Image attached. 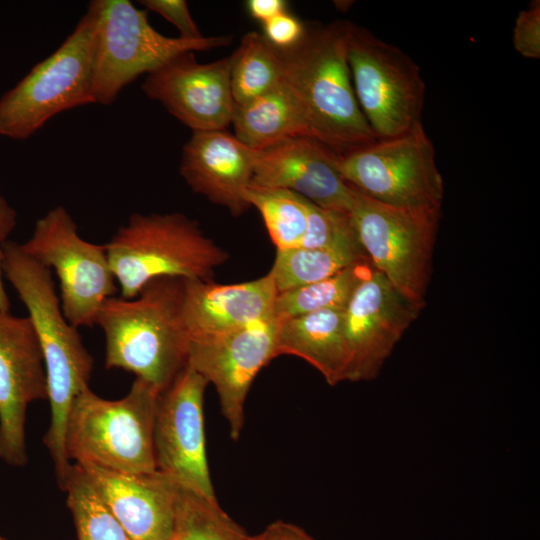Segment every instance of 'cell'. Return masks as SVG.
<instances>
[{"mask_svg": "<svg viewBox=\"0 0 540 540\" xmlns=\"http://www.w3.org/2000/svg\"><path fill=\"white\" fill-rule=\"evenodd\" d=\"M2 269L28 311L42 351L51 410L43 442L61 489L72 465L65 451L67 417L74 398L89 387L93 357L85 348L78 328L63 314L50 269L14 241L4 246Z\"/></svg>", "mask_w": 540, "mask_h": 540, "instance_id": "6da1fadb", "label": "cell"}, {"mask_svg": "<svg viewBox=\"0 0 540 540\" xmlns=\"http://www.w3.org/2000/svg\"><path fill=\"white\" fill-rule=\"evenodd\" d=\"M350 22L308 24L301 40L277 49L282 79L305 114L311 137L340 155L377 138L355 96L347 59Z\"/></svg>", "mask_w": 540, "mask_h": 540, "instance_id": "7a4b0ae2", "label": "cell"}, {"mask_svg": "<svg viewBox=\"0 0 540 540\" xmlns=\"http://www.w3.org/2000/svg\"><path fill=\"white\" fill-rule=\"evenodd\" d=\"M184 279L161 277L133 298L110 297L96 317L105 336V366L123 369L163 391L187 364Z\"/></svg>", "mask_w": 540, "mask_h": 540, "instance_id": "3957f363", "label": "cell"}, {"mask_svg": "<svg viewBox=\"0 0 540 540\" xmlns=\"http://www.w3.org/2000/svg\"><path fill=\"white\" fill-rule=\"evenodd\" d=\"M159 393L138 378L118 400L99 397L89 387L82 390L66 422L69 461L119 473L155 472L153 430Z\"/></svg>", "mask_w": 540, "mask_h": 540, "instance_id": "277c9868", "label": "cell"}, {"mask_svg": "<svg viewBox=\"0 0 540 540\" xmlns=\"http://www.w3.org/2000/svg\"><path fill=\"white\" fill-rule=\"evenodd\" d=\"M121 297L161 277L211 280L228 254L181 213L132 214L105 244Z\"/></svg>", "mask_w": 540, "mask_h": 540, "instance_id": "5b68a950", "label": "cell"}, {"mask_svg": "<svg viewBox=\"0 0 540 540\" xmlns=\"http://www.w3.org/2000/svg\"><path fill=\"white\" fill-rule=\"evenodd\" d=\"M88 8L95 20L93 97L102 105H110L140 75L180 54L227 46L232 40L231 36H165L152 27L147 11L128 0H94Z\"/></svg>", "mask_w": 540, "mask_h": 540, "instance_id": "8992f818", "label": "cell"}, {"mask_svg": "<svg viewBox=\"0 0 540 540\" xmlns=\"http://www.w3.org/2000/svg\"><path fill=\"white\" fill-rule=\"evenodd\" d=\"M95 20L86 13L62 44L0 98V136L26 140L57 114L95 103Z\"/></svg>", "mask_w": 540, "mask_h": 540, "instance_id": "52a82bcc", "label": "cell"}, {"mask_svg": "<svg viewBox=\"0 0 540 540\" xmlns=\"http://www.w3.org/2000/svg\"><path fill=\"white\" fill-rule=\"evenodd\" d=\"M348 212L371 265L423 309L441 210L391 206L352 188Z\"/></svg>", "mask_w": 540, "mask_h": 540, "instance_id": "ba28073f", "label": "cell"}, {"mask_svg": "<svg viewBox=\"0 0 540 540\" xmlns=\"http://www.w3.org/2000/svg\"><path fill=\"white\" fill-rule=\"evenodd\" d=\"M347 59L358 105L377 139L422 124L426 85L407 53L350 22Z\"/></svg>", "mask_w": 540, "mask_h": 540, "instance_id": "9c48e42d", "label": "cell"}, {"mask_svg": "<svg viewBox=\"0 0 540 540\" xmlns=\"http://www.w3.org/2000/svg\"><path fill=\"white\" fill-rule=\"evenodd\" d=\"M339 169L348 185L373 200L396 207L441 210L443 177L423 123L341 155Z\"/></svg>", "mask_w": 540, "mask_h": 540, "instance_id": "30bf717a", "label": "cell"}, {"mask_svg": "<svg viewBox=\"0 0 540 540\" xmlns=\"http://www.w3.org/2000/svg\"><path fill=\"white\" fill-rule=\"evenodd\" d=\"M21 247L55 272L68 322L75 328L96 325L100 307L117 291L106 246L81 238L72 216L65 207L57 206L35 222Z\"/></svg>", "mask_w": 540, "mask_h": 540, "instance_id": "8fae6325", "label": "cell"}, {"mask_svg": "<svg viewBox=\"0 0 540 540\" xmlns=\"http://www.w3.org/2000/svg\"><path fill=\"white\" fill-rule=\"evenodd\" d=\"M207 385L187 363L159 393L153 450L157 471L184 489L217 499L206 451L203 402Z\"/></svg>", "mask_w": 540, "mask_h": 540, "instance_id": "7c38bea8", "label": "cell"}, {"mask_svg": "<svg viewBox=\"0 0 540 540\" xmlns=\"http://www.w3.org/2000/svg\"><path fill=\"white\" fill-rule=\"evenodd\" d=\"M277 329L272 316L232 331L189 338L187 363L214 385L233 440L240 438L255 377L276 357Z\"/></svg>", "mask_w": 540, "mask_h": 540, "instance_id": "4fadbf2b", "label": "cell"}, {"mask_svg": "<svg viewBox=\"0 0 540 540\" xmlns=\"http://www.w3.org/2000/svg\"><path fill=\"white\" fill-rule=\"evenodd\" d=\"M421 310L372 267L343 311L346 381L376 378Z\"/></svg>", "mask_w": 540, "mask_h": 540, "instance_id": "5bb4252c", "label": "cell"}, {"mask_svg": "<svg viewBox=\"0 0 540 540\" xmlns=\"http://www.w3.org/2000/svg\"><path fill=\"white\" fill-rule=\"evenodd\" d=\"M46 399V369L31 320L0 310V459L6 464L28 462L27 408Z\"/></svg>", "mask_w": 540, "mask_h": 540, "instance_id": "9a60e30c", "label": "cell"}, {"mask_svg": "<svg viewBox=\"0 0 540 540\" xmlns=\"http://www.w3.org/2000/svg\"><path fill=\"white\" fill-rule=\"evenodd\" d=\"M142 90L193 132L225 130L234 99L230 59L199 63L194 52L182 53L147 74Z\"/></svg>", "mask_w": 540, "mask_h": 540, "instance_id": "2e32d148", "label": "cell"}, {"mask_svg": "<svg viewBox=\"0 0 540 540\" xmlns=\"http://www.w3.org/2000/svg\"><path fill=\"white\" fill-rule=\"evenodd\" d=\"M340 157L314 138H287L252 149L250 185L289 190L322 208L348 211L352 187L341 175Z\"/></svg>", "mask_w": 540, "mask_h": 540, "instance_id": "e0dca14e", "label": "cell"}, {"mask_svg": "<svg viewBox=\"0 0 540 540\" xmlns=\"http://www.w3.org/2000/svg\"><path fill=\"white\" fill-rule=\"evenodd\" d=\"M80 466L132 540L173 539L180 487L169 477Z\"/></svg>", "mask_w": 540, "mask_h": 540, "instance_id": "ac0fdd59", "label": "cell"}, {"mask_svg": "<svg viewBox=\"0 0 540 540\" xmlns=\"http://www.w3.org/2000/svg\"><path fill=\"white\" fill-rule=\"evenodd\" d=\"M180 174L194 192L235 216L250 208L252 149L225 130L193 132L182 150Z\"/></svg>", "mask_w": 540, "mask_h": 540, "instance_id": "d6986e66", "label": "cell"}, {"mask_svg": "<svg viewBox=\"0 0 540 540\" xmlns=\"http://www.w3.org/2000/svg\"><path fill=\"white\" fill-rule=\"evenodd\" d=\"M277 294L269 273L235 284L184 279L183 316L189 338L232 331L272 317Z\"/></svg>", "mask_w": 540, "mask_h": 540, "instance_id": "ffe728a7", "label": "cell"}, {"mask_svg": "<svg viewBox=\"0 0 540 540\" xmlns=\"http://www.w3.org/2000/svg\"><path fill=\"white\" fill-rule=\"evenodd\" d=\"M344 309H324L278 320L276 357L294 355L318 370L335 386L346 381L347 349Z\"/></svg>", "mask_w": 540, "mask_h": 540, "instance_id": "44dd1931", "label": "cell"}, {"mask_svg": "<svg viewBox=\"0 0 540 540\" xmlns=\"http://www.w3.org/2000/svg\"><path fill=\"white\" fill-rule=\"evenodd\" d=\"M231 124L235 137L252 149L287 138H312L303 109L283 79L267 93L235 104Z\"/></svg>", "mask_w": 540, "mask_h": 540, "instance_id": "7402d4cb", "label": "cell"}, {"mask_svg": "<svg viewBox=\"0 0 540 540\" xmlns=\"http://www.w3.org/2000/svg\"><path fill=\"white\" fill-rule=\"evenodd\" d=\"M230 59V85L235 104H243L275 88L282 81L275 47L258 32H249Z\"/></svg>", "mask_w": 540, "mask_h": 540, "instance_id": "603a6c76", "label": "cell"}, {"mask_svg": "<svg viewBox=\"0 0 540 540\" xmlns=\"http://www.w3.org/2000/svg\"><path fill=\"white\" fill-rule=\"evenodd\" d=\"M62 490L78 540H132L80 465H71Z\"/></svg>", "mask_w": 540, "mask_h": 540, "instance_id": "cb8c5ba5", "label": "cell"}, {"mask_svg": "<svg viewBox=\"0 0 540 540\" xmlns=\"http://www.w3.org/2000/svg\"><path fill=\"white\" fill-rule=\"evenodd\" d=\"M372 267L369 260L361 261L328 278L278 293L274 317L283 320L324 309H344Z\"/></svg>", "mask_w": 540, "mask_h": 540, "instance_id": "d4e9b609", "label": "cell"}, {"mask_svg": "<svg viewBox=\"0 0 540 540\" xmlns=\"http://www.w3.org/2000/svg\"><path fill=\"white\" fill-rule=\"evenodd\" d=\"M246 199L261 214L277 250L299 247L307 228L308 199L285 189L250 185Z\"/></svg>", "mask_w": 540, "mask_h": 540, "instance_id": "484cf974", "label": "cell"}, {"mask_svg": "<svg viewBox=\"0 0 540 540\" xmlns=\"http://www.w3.org/2000/svg\"><path fill=\"white\" fill-rule=\"evenodd\" d=\"M365 260L368 259L342 251L295 247L277 250L269 274L280 293L328 278Z\"/></svg>", "mask_w": 540, "mask_h": 540, "instance_id": "4316f807", "label": "cell"}, {"mask_svg": "<svg viewBox=\"0 0 540 540\" xmlns=\"http://www.w3.org/2000/svg\"><path fill=\"white\" fill-rule=\"evenodd\" d=\"M249 536L217 499L179 488L174 540H248Z\"/></svg>", "mask_w": 540, "mask_h": 540, "instance_id": "83f0119b", "label": "cell"}, {"mask_svg": "<svg viewBox=\"0 0 540 540\" xmlns=\"http://www.w3.org/2000/svg\"><path fill=\"white\" fill-rule=\"evenodd\" d=\"M299 247L336 250L366 257L357 240L349 212L322 208L309 200L307 228Z\"/></svg>", "mask_w": 540, "mask_h": 540, "instance_id": "f1b7e54d", "label": "cell"}, {"mask_svg": "<svg viewBox=\"0 0 540 540\" xmlns=\"http://www.w3.org/2000/svg\"><path fill=\"white\" fill-rule=\"evenodd\" d=\"M512 43L524 58H540V1L533 0L521 10L515 20Z\"/></svg>", "mask_w": 540, "mask_h": 540, "instance_id": "f546056e", "label": "cell"}, {"mask_svg": "<svg viewBox=\"0 0 540 540\" xmlns=\"http://www.w3.org/2000/svg\"><path fill=\"white\" fill-rule=\"evenodd\" d=\"M140 4L147 10L155 12L172 23L184 39H200L204 37L191 16L187 2L184 0H141Z\"/></svg>", "mask_w": 540, "mask_h": 540, "instance_id": "4dcf8cb0", "label": "cell"}, {"mask_svg": "<svg viewBox=\"0 0 540 540\" xmlns=\"http://www.w3.org/2000/svg\"><path fill=\"white\" fill-rule=\"evenodd\" d=\"M305 32V25L287 11L263 24V36L277 49H288L296 45Z\"/></svg>", "mask_w": 540, "mask_h": 540, "instance_id": "1f68e13d", "label": "cell"}, {"mask_svg": "<svg viewBox=\"0 0 540 540\" xmlns=\"http://www.w3.org/2000/svg\"><path fill=\"white\" fill-rule=\"evenodd\" d=\"M17 222V212L8 203L0 190V310L10 311V300L3 283L4 246L13 232Z\"/></svg>", "mask_w": 540, "mask_h": 540, "instance_id": "d6a6232c", "label": "cell"}, {"mask_svg": "<svg viewBox=\"0 0 540 540\" xmlns=\"http://www.w3.org/2000/svg\"><path fill=\"white\" fill-rule=\"evenodd\" d=\"M259 536L260 540H316L303 528L282 520L269 524Z\"/></svg>", "mask_w": 540, "mask_h": 540, "instance_id": "836d02e7", "label": "cell"}, {"mask_svg": "<svg viewBox=\"0 0 540 540\" xmlns=\"http://www.w3.org/2000/svg\"><path fill=\"white\" fill-rule=\"evenodd\" d=\"M246 7L252 18L264 24L286 12L287 2L283 0H249Z\"/></svg>", "mask_w": 540, "mask_h": 540, "instance_id": "e575fe53", "label": "cell"}, {"mask_svg": "<svg viewBox=\"0 0 540 540\" xmlns=\"http://www.w3.org/2000/svg\"><path fill=\"white\" fill-rule=\"evenodd\" d=\"M248 540H260L259 534L257 535H250Z\"/></svg>", "mask_w": 540, "mask_h": 540, "instance_id": "d590c367", "label": "cell"}, {"mask_svg": "<svg viewBox=\"0 0 540 540\" xmlns=\"http://www.w3.org/2000/svg\"><path fill=\"white\" fill-rule=\"evenodd\" d=\"M0 540H4V537L0 535Z\"/></svg>", "mask_w": 540, "mask_h": 540, "instance_id": "8d00e7d4", "label": "cell"}, {"mask_svg": "<svg viewBox=\"0 0 540 540\" xmlns=\"http://www.w3.org/2000/svg\"><path fill=\"white\" fill-rule=\"evenodd\" d=\"M4 540H8V539L4 538Z\"/></svg>", "mask_w": 540, "mask_h": 540, "instance_id": "74e56055", "label": "cell"}, {"mask_svg": "<svg viewBox=\"0 0 540 540\" xmlns=\"http://www.w3.org/2000/svg\"><path fill=\"white\" fill-rule=\"evenodd\" d=\"M172 540H174V539H172Z\"/></svg>", "mask_w": 540, "mask_h": 540, "instance_id": "f35d334b", "label": "cell"}]
</instances>
